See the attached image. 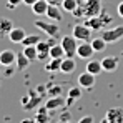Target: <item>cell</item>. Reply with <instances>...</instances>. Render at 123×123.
Segmentation results:
<instances>
[{
	"instance_id": "obj_1",
	"label": "cell",
	"mask_w": 123,
	"mask_h": 123,
	"mask_svg": "<svg viewBox=\"0 0 123 123\" xmlns=\"http://www.w3.org/2000/svg\"><path fill=\"white\" fill-rule=\"evenodd\" d=\"M86 27H90L92 30H102L105 25H108V23H111V18L105 13L102 10V13L100 15H97V17H90V18H86V20L83 22Z\"/></svg>"
},
{
	"instance_id": "obj_2",
	"label": "cell",
	"mask_w": 123,
	"mask_h": 123,
	"mask_svg": "<svg viewBox=\"0 0 123 123\" xmlns=\"http://www.w3.org/2000/svg\"><path fill=\"white\" fill-rule=\"evenodd\" d=\"M77 42L78 40H77L73 35H65V37H62L60 45L63 47V50H65V57L73 58V57L77 55V48H78V43H77Z\"/></svg>"
},
{
	"instance_id": "obj_3",
	"label": "cell",
	"mask_w": 123,
	"mask_h": 123,
	"mask_svg": "<svg viewBox=\"0 0 123 123\" xmlns=\"http://www.w3.org/2000/svg\"><path fill=\"white\" fill-rule=\"evenodd\" d=\"M83 7V15L86 18L90 17H97L102 13V0H88L85 3H80Z\"/></svg>"
},
{
	"instance_id": "obj_4",
	"label": "cell",
	"mask_w": 123,
	"mask_h": 123,
	"mask_svg": "<svg viewBox=\"0 0 123 123\" xmlns=\"http://www.w3.org/2000/svg\"><path fill=\"white\" fill-rule=\"evenodd\" d=\"M35 27L42 30V32H45L48 37H57L58 33H60V25H57V22H43V20H37L35 22Z\"/></svg>"
},
{
	"instance_id": "obj_5",
	"label": "cell",
	"mask_w": 123,
	"mask_h": 123,
	"mask_svg": "<svg viewBox=\"0 0 123 123\" xmlns=\"http://www.w3.org/2000/svg\"><path fill=\"white\" fill-rule=\"evenodd\" d=\"M92 32H93V30H92L90 27H86L85 23H77V25H73L72 35L80 42H90L92 40Z\"/></svg>"
},
{
	"instance_id": "obj_6",
	"label": "cell",
	"mask_w": 123,
	"mask_h": 123,
	"mask_svg": "<svg viewBox=\"0 0 123 123\" xmlns=\"http://www.w3.org/2000/svg\"><path fill=\"white\" fill-rule=\"evenodd\" d=\"M100 37H102L106 43H115V42L122 40L123 38V25H120V27H113V28H108V30H103Z\"/></svg>"
},
{
	"instance_id": "obj_7",
	"label": "cell",
	"mask_w": 123,
	"mask_h": 123,
	"mask_svg": "<svg viewBox=\"0 0 123 123\" xmlns=\"http://www.w3.org/2000/svg\"><path fill=\"white\" fill-rule=\"evenodd\" d=\"M42 100V93H38V90H30L28 92V97L22 98V106L25 110H33Z\"/></svg>"
},
{
	"instance_id": "obj_8",
	"label": "cell",
	"mask_w": 123,
	"mask_h": 123,
	"mask_svg": "<svg viewBox=\"0 0 123 123\" xmlns=\"http://www.w3.org/2000/svg\"><path fill=\"white\" fill-rule=\"evenodd\" d=\"M55 45L53 37H50V40H40L37 43V52H38V58L37 60H45L50 58V47Z\"/></svg>"
},
{
	"instance_id": "obj_9",
	"label": "cell",
	"mask_w": 123,
	"mask_h": 123,
	"mask_svg": "<svg viewBox=\"0 0 123 123\" xmlns=\"http://www.w3.org/2000/svg\"><path fill=\"white\" fill-rule=\"evenodd\" d=\"M97 82V75H93V73H90V72H83L78 75V85L85 88V90H92L93 88V85Z\"/></svg>"
},
{
	"instance_id": "obj_10",
	"label": "cell",
	"mask_w": 123,
	"mask_h": 123,
	"mask_svg": "<svg viewBox=\"0 0 123 123\" xmlns=\"http://www.w3.org/2000/svg\"><path fill=\"white\" fill-rule=\"evenodd\" d=\"M93 53H95V50H93V47H92L90 42H82L78 45V48H77V57L83 58V60H90Z\"/></svg>"
},
{
	"instance_id": "obj_11",
	"label": "cell",
	"mask_w": 123,
	"mask_h": 123,
	"mask_svg": "<svg viewBox=\"0 0 123 123\" xmlns=\"http://www.w3.org/2000/svg\"><path fill=\"white\" fill-rule=\"evenodd\" d=\"M100 62H102L103 72H115L118 68V65H120V58L115 57V55H108V57L102 58Z\"/></svg>"
},
{
	"instance_id": "obj_12",
	"label": "cell",
	"mask_w": 123,
	"mask_h": 123,
	"mask_svg": "<svg viewBox=\"0 0 123 123\" xmlns=\"http://www.w3.org/2000/svg\"><path fill=\"white\" fill-rule=\"evenodd\" d=\"M106 120L110 123H123V108L122 106H115V108H110L106 111Z\"/></svg>"
},
{
	"instance_id": "obj_13",
	"label": "cell",
	"mask_w": 123,
	"mask_h": 123,
	"mask_svg": "<svg viewBox=\"0 0 123 123\" xmlns=\"http://www.w3.org/2000/svg\"><path fill=\"white\" fill-rule=\"evenodd\" d=\"M15 58H17V55L13 50H2L0 52V65L2 67H12L15 63Z\"/></svg>"
},
{
	"instance_id": "obj_14",
	"label": "cell",
	"mask_w": 123,
	"mask_h": 123,
	"mask_svg": "<svg viewBox=\"0 0 123 123\" xmlns=\"http://www.w3.org/2000/svg\"><path fill=\"white\" fill-rule=\"evenodd\" d=\"M48 18L52 22H62L63 20V13L60 12V8H58V5H48V10H47V13H45Z\"/></svg>"
},
{
	"instance_id": "obj_15",
	"label": "cell",
	"mask_w": 123,
	"mask_h": 123,
	"mask_svg": "<svg viewBox=\"0 0 123 123\" xmlns=\"http://www.w3.org/2000/svg\"><path fill=\"white\" fill-rule=\"evenodd\" d=\"M7 37H8V40L12 42V43H22L23 38L27 37V33H25L23 28H12Z\"/></svg>"
},
{
	"instance_id": "obj_16",
	"label": "cell",
	"mask_w": 123,
	"mask_h": 123,
	"mask_svg": "<svg viewBox=\"0 0 123 123\" xmlns=\"http://www.w3.org/2000/svg\"><path fill=\"white\" fill-rule=\"evenodd\" d=\"M75 68H77V63H75L73 58H70V57H65V58H63L62 67H60V72H62V73L70 75V73H73V72H75Z\"/></svg>"
},
{
	"instance_id": "obj_17",
	"label": "cell",
	"mask_w": 123,
	"mask_h": 123,
	"mask_svg": "<svg viewBox=\"0 0 123 123\" xmlns=\"http://www.w3.org/2000/svg\"><path fill=\"white\" fill-rule=\"evenodd\" d=\"M48 2L47 0H37L33 5H32V12L35 13V15H45L47 13V10H48Z\"/></svg>"
},
{
	"instance_id": "obj_18",
	"label": "cell",
	"mask_w": 123,
	"mask_h": 123,
	"mask_svg": "<svg viewBox=\"0 0 123 123\" xmlns=\"http://www.w3.org/2000/svg\"><path fill=\"white\" fill-rule=\"evenodd\" d=\"M65 103H67V102L62 98L60 95H58V97H50V98L47 100V103H45V106L52 111V110H58V108H60V106H63Z\"/></svg>"
},
{
	"instance_id": "obj_19",
	"label": "cell",
	"mask_w": 123,
	"mask_h": 123,
	"mask_svg": "<svg viewBox=\"0 0 123 123\" xmlns=\"http://www.w3.org/2000/svg\"><path fill=\"white\" fill-rule=\"evenodd\" d=\"M65 58V57H63ZM63 58H50V62L45 65V72L48 73H53V72H60V67H62V62Z\"/></svg>"
},
{
	"instance_id": "obj_20",
	"label": "cell",
	"mask_w": 123,
	"mask_h": 123,
	"mask_svg": "<svg viewBox=\"0 0 123 123\" xmlns=\"http://www.w3.org/2000/svg\"><path fill=\"white\" fill-rule=\"evenodd\" d=\"M48 108L43 105V106H40L38 108V111H37V117H35V120H37V123H50V117H48Z\"/></svg>"
},
{
	"instance_id": "obj_21",
	"label": "cell",
	"mask_w": 123,
	"mask_h": 123,
	"mask_svg": "<svg viewBox=\"0 0 123 123\" xmlns=\"http://www.w3.org/2000/svg\"><path fill=\"white\" fill-rule=\"evenodd\" d=\"M15 65H17V70H25L28 65H30V60L25 57V53L20 52V53H17V58H15Z\"/></svg>"
},
{
	"instance_id": "obj_22",
	"label": "cell",
	"mask_w": 123,
	"mask_h": 123,
	"mask_svg": "<svg viewBox=\"0 0 123 123\" xmlns=\"http://www.w3.org/2000/svg\"><path fill=\"white\" fill-rule=\"evenodd\" d=\"M86 72H90V73H93V75L102 73V72H103L102 62H98V60H90L88 63H86Z\"/></svg>"
},
{
	"instance_id": "obj_23",
	"label": "cell",
	"mask_w": 123,
	"mask_h": 123,
	"mask_svg": "<svg viewBox=\"0 0 123 123\" xmlns=\"http://www.w3.org/2000/svg\"><path fill=\"white\" fill-rule=\"evenodd\" d=\"M90 43H92V47H93L95 53H100V52H105V48H106V42L103 40L102 37L92 38V40H90Z\"/></svg>"
},
{
	"instance_id": "obj_24",
	"label": "cell",
	"mask_w": 123,
	"mask_h": 123,
	"mask_svg": "<svg viewBox=\"0 0 123 123\" xmlns=\"http://www.w3.org/2000/svg\"><path fill=\"white\" fill-rule=\"evenodd\" d=\"M12 28H13L12 20H8V18H0V35H5V37H7Z\"/></svg>"
},
{
	"instance_id": "obj_25",
	"label": "cell",
	"mask_w": 123,
	"mask_h": 123,
	"mask_svg": "<svg viewBox=\"0 0 123 123\" xmlns=\"http://www.w3.org/2000/svg\"><path fill=\"white\" fill-rule=\"evenodd\" d=\"M78 5H80V2H78V0H63L60 7H62V10H63V12L72 13V12H73V10L78 7Z\"/></svg>"
},
{
	"instance_id": "obj_26",
	"label": "cell",
	"mask_w": 123,
	"mask_h": 123,
	"mask_svg": "<svg viewBox=\"0 0 123 123\" xmlns=\"http://www.w3.org/2000/svg\"><path fill=\"white\" fill-rule=\"evenodd\" d=\"M65 57V50L62 45H52L50 47V58H63Z\"/></svg>"
},
{
	"instance_id": "obj_27",
	"label": "cell",
	"mask_w": 123,
	"mask_h": 123,
	"mask_svg": "<svg viewBox=\"0 0 123 123\" xmlns=\"http://www.w3.org/2000/svg\"><path fill=\"white\" fill-rule=\"evenodd\" d=\"M22 52L25 53V57H27L30 62H33V60H37V58H38L37 47H23V50H22Z\"/></svg>"
},
{
	"instance_id": "obj_28",
	"label": "cell",
	"mask_w": 123,
	"mask_h": 123,
	"mask_svg": "<svg viewBox=\"0 0 123 123\" xmlns=\"http://www.w3.org/2000/svg\"><path fill=\"white\" fill-rule=\"evenodd\" d=\"M42 38L38 35H35V33H33V35H27V37L23 38V42H22V45H23V47H37V43Z\"/></svg>"
},
{
	"instance_id": "obj_29",
	"label": "cell",
	"mask_w": 123,
	"mask_h": 123,
	"mask_svg": "<svg viewBox=\"0 0 123 123\" xmlns=\"http://www.w3.org/2000/svg\"><path fill=\"white\" fill-rule=\"evenodd\" d=\"M82 97V86L78 85V86H72L70 90H68V98H72V100H78Z\"/></svg>"
},
{
	"instance_id": "obj_30",
	"label": "cell",
	"mask_w": 123,
	"mask_h": 123,
	"mask_svg": "<svg viewBox=\"0 0 123 123\" xmlns=\"http://www.w3.org/2000/svg\"><path fill=\"white\" fill-rule=\"evenodd\" d=\"M60 93H62V86H60V85H57V86H50V88H48V95H50V97H58Z\"/></svg>"
},
{
	"instance_id": "obj_31",
	"label": "cell",
	"mask_w": 123,
	"mask_h": 123,
	"mask_svg": "<svg viewBox=\"0 0 123 123\" xmlns=\"http://www.w3.org/2000/svg\"><path fill=\"white\" fill-rule=\"evenodd\" d=\"M78 123H95V118H93L92 115H85L83 118L78 120Z\"/></svg>"
},
{
	"instance_id": "obj_32",
	"label": "cell",
	"mask_w": 123,
	"mask_h": 123,
	"mask_svg": "<svg viewBox=\"0 0 123 123\" xmlns=\"http://www.w3.org/2000/svg\"><path fill=\"white\" fill-rule=\"evenodd\" d=\"M18 3H23V0H7V7L8 8H15Z\"/></svg>"
},
{
	"instance_id": "obj_33",
	"label": "cell",
	"mask_w": 123,
	"mask_h": 123,
	"mask_svg": "<svg viewBox=\"0 0 123 123\" xmlns=\"http://www.w3.org/2000/svg\"><path fill=\"white\" fill-rule=\"evenodd\" d=\"M117 13H118V17H122V18H123V2L118 3V7H117Z\"/></svg>"
},
{
	"instance_id": "obj_34",
	"label": "cell",
	"mask_w": 123,
	"mask_h": 123,
	"mask_svg": "<svg viewBox=\"0 0 123 123\" xmlns=\"http://www.w3.org/2000/svg\"><path fill=\"white\" fill-rule=\"evenodd\" d=\"M47 2H48L50 5H58V7H60V5H62V2H63V0H47Z\"/></svg>"
},
{
	"instance_id": "obj_35",
	"label": "cell",
	"mask_w": 123,
	"mask_h": 123,
	"mask_svg": "<svg viewBox=\"0 0 123 123\" xmlns=\"http://www.w3.org/2000/svg\"><path fill=\"white\" fill-rule=\"evenodd\" d=\"M20 123H37V120H35V118H25V120H22Z\"/></svg>"
},
{
	"instance_id": "obj_36",
	"label": "cell",
	"mask_w": 123,
	"mask_h": 123,
	"mask_svg": "<svg viewBox=\"0 0 123 123\" xmlns=\"http://www.w3.org/2000/svg\"><path fill=\"white\" fill-rule=\"evenodd\" d=\"M35 2H37V0H23V3H25V5H30V7H32Z\"/></svg>"
},
{
	"instance_id": "obj_37",
	"label": "cell",
	"mask_w": 123,
	"mask_h": 123,
	"mask_svg": "<svg viewBox=\"0 0 123 123\" xmlns=\"http://www.w3.org/2000/svg\"><path fill=\"white\" fill-rule=\"evenodd\" d=\"M100 123H110V122H108V120H106V117H105V118H103V120H102Z\"/></svg>"
},
{
	"instance_id": "obj_38",
	"label": "cell",
	"mask_w": 123,
	"mask_h": 123,
	"mask_svg": "<svg viewBox=\"0 0 123 123\" xmlns=\"http://www.w3.org/2000/svg\"><path fill=\"white\" fill-rule=\"evenodd\" d=\"M78 2H80V3H85V2H88V0H78Z\"/></svg>"
},
{
	"instance_id": "obj_39",
	"label": "cell",
	"mask_w": 123,
	"mask_h": 123,
	"mask_svg": "<svg viewBox=\"0 0 123 123\" xmlns=\"http://www.w3.org/2000/svg\"><path fill=\"white\" fill-rule=\"evenodd\" d=\"M122 57H123V52H122Z\"/></svg>"
}]
</instances>
